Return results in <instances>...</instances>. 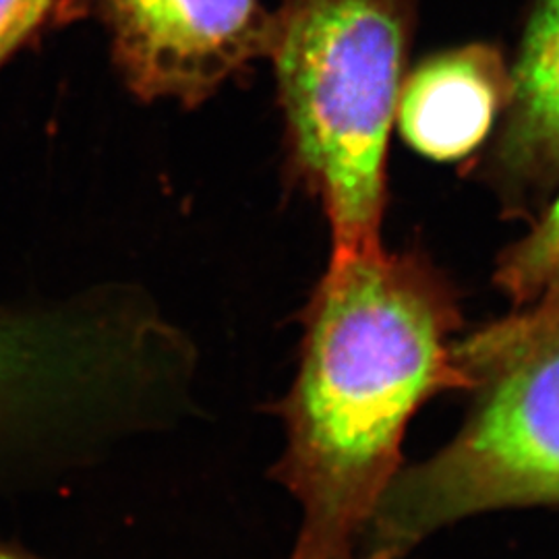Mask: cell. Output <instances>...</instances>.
Masks as SVG:
<instances>
[{
  "instance_id": "ba28073f",
  "label": "cell",
  "mask_w": 559,
  "mask_h": 559,
  "mask_svg": "<svg viewBox=\"0 0 559 559\" xmlns=\"http://www.w3.org/2000/svg\"><path fill=\"white\" fill-rule=\"evenodd\" d=\"M496 284L531 323L559 318V198L498 260Z\"/></svg>"
},
{
  "instance_id": "30bf717a",
  "label": "cell",
  "mask_w": 559,
  "mask_h": 559,
  "mask_svg": "<svg viewBox=\"0 0 559 559\" xmlns=\"http://www.w3.org/2000/svg\"><path fill=\"white\" fill-rule=\"evenodd\" d=\"M0 559H41L34 554H27V551H21L17 547H11V545H4L0 543Z\"/></svg>"
},
{
  "instance_id": "5b68a950",
  "label": "cell",
  "mask_w": 559,
  "mask_h": 559,
  "mask_svg": "<svg viewBox=\"0 0 559 559\" xmlns=\"http://www.w3.org/2000/svg\"><path fill=\"white\" fill-rule=\"evenodd\" d=\"M135 340L104 311L0 307V468L67 427Z\"/></svg>"
},
{
  "instance_id": "8992f818",
  "label": "cell",
  "mask_w": 559,
  "mask_h": 559,
  "mask_svg": "<svg viewBox=\"0 0 559 559\" xmlns=\"http://www.w3.org/2000/svg\"><path fill=\"white\" fill-rule=\"evenodd\" d=\"M500 135L485 179L524 214L559 182V0H537L520 41Z\"/></svg>"
},
{
  "instance_id": "6da1fadb",
  "label": "cell",
  "mask_w": 559,
  "mask_h": 559,
  "mask_svg": "<svg viewBox=\"0 0 559 559\" xmlns=\"http://www.w3.org/2000/svg\"><path fill=\"white\" fill-rule=\"evenodd\" d=\"M460 328L454 284L417 249L330 258L302 311L297 378L276 404L272 477L300 508L290 559H359L408 423L427 400L471 388Z\"/></svg>"
},
{
  "instance_id": "52a82bcc",
  "label": "cell",
  "mask_w": 559,
  "mask_h": 559,
  "mask_svg": "<svg viewBox=\"0 0 559 559\" xmlns=\"http://www.w3.org/2000/svg\"><path fill=\"white\" fill-rule=\"evenodd\" d=\"M512 75L496 46L468 44L423 60L404 78L396 124L429 160L468 158L506 110Z\"/></svg>"
},
{
  "instance_id": "277c9868",
  "label": "cell",
  "mask_w": 559,
  "mask_h": 559,
  "mask_svg": "<svg viewBox=\"0 0 559 559\" xmlns=\"http://www.w3.org/2000/svg\"><path fill=\"white\" fill-rule=\"evenodd\" d=\"M127 87L143 102L198 106L267 59L274 13L260 0H96Z\"/></svg>"
},
{
  "instance_id": "7a4b0ae2",
  "label": "cell",
  "mask_w": 559,
  "mask_h": 559,
  "mask_svg": "<svg viewBox=\"0 0 559 559\" xmlns=\"http://www.w3.org/2000/svg\"><path fill=\"white\" fill-rule=\"evenodd\" d=\"M419 0H282L276 67L286 162L320 201L332 255L383 247L388 150Z\"/></svg>"
},
{
  "instance_id": "9c48e42d",
  "label": "cell",
  "mask_w": 559,
  "mask_h": 559,
  "mask_svg": "<svg viewBox=\"0 0 559 559\" xmlns=\"http://www.w3.org/2000/svg\"><path fill=\"white\" fill-rule=\"evenodd\" d=\"M96 0H0V62L50 23L75 20Z\"/></svg>"
},
{
  "instance_id": "3957f363",
  "label": "cell",
  "mask_w": 559,
  "mask_h": 559,
  "mask_svg": "<svg viewBox=\"0 0 559 559\" xmlns=\"http://www.w3.org/2000/svg\"><path fill=\"white\" fill-rule=\"evenodd\" d=\"M471 408L454 440L402 468L359 559H406L441 528L503 508L559 503V318L510 313L459 340Z\"/></svg>"
}]
</instances>
